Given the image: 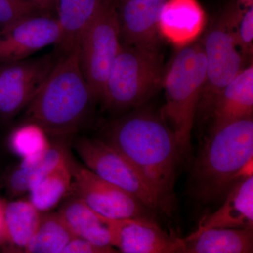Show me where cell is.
<instances>
[{"label":"cell","instance_id":"1","mask_svg":"<svg viewBox=\"0 0 253 253\" xmlns=\"http://www.w3.org/2000/svg\"><path fill=\"white\" fill-rule=\"evenodd\" d=\"M106 142L135 167L172 213L179 149L161 115L138 110L115 120L105 129Z\"/></svg>","mask_w":253,"mask_h":253},{"label":"cell","instance_id":"2","mask_svg":"<svg viewBox=\"0 0 253 253\" xmlns=\"http://www.w3.org/2000/svg\"><path fill=\"white\" fill-rule=\"evenodd\" d=\"M253 116L211 129L194 163L191 194L204 204L219 199L238 181L253 176Z\"/></svg>","mask_w":253,"mask_h":253},{"label":"cell","instance_id":"3","mask_svg":"<svg viewBox=\"0 0 253 253\" xmlns=\"http://www.w3.org/2000/svg\"><path fill=\"white\" fill-rule=\"evenodd\" d=\"M94 101L82 72L79 46L57 61L26 106V122L38 125L49 135H73L85 124Z\"/></svg>","mask_w":253,"mask_h":253},{"label":"cell","instance_id":"4","mask_svg":"<svg viewBox=\"0 0 253 253\" xmlns=\"http://www.w3.org/2000/svg\"><path fill=\"white\" fill-rule=\"evenodd\" d=\"M206 78L202 42L180 48L165 73L166 102L161 116L174 134L181 156H188L191 151V131Z\"/></svg>","mask_w":253,"mask_h":253},{"label":"cell","instance_id":"5","mask_svg":"<svg viewBox=\"0 0 253 253\" xmlns=\"http://www.w3.org/2000/svg\"><path fill=\"white\" fill-rule=\"evenodd\" d=\"M165 73L158 49L121 43L110 70L102 101L114 111L141 106L163 86Z\"/></svg>","mask_w":253,"mask_h":253},{"label":"cell","instance_id":"6","mask_svg":"<svg viewBox=\"0 0 253 253\" xmlns=\"http://www.w3.org/2000/svg\"><path fill=\"white\" fill-rule=\"evenodd\" d=\"M244 11L238 1L228 4L210 26L202 42L206 78L197 113L204 118L211 116L221 91L243 70V56L236 44L235 32Z\"/></svg>","mask_w":253,"mask_h":253},{"label":"cell","instance_id":"7","mask_svg":"<svg viewBox=\"0 0 253 253\" xmlns=\"http://www.w3.org/2000/svg\"><path fill=\"white\" fill-rule=\"evenodd\" d=\"M121 46L116 2L103 0L80 43L82 72L95 101H102L110 70Z\"/></svg>","mask_w":253,"mask_h":253},{"label":"cell","instance_id":"8","mask_svg":"<svg viewBox=\"0 0 253 253\" xmlns=\"http://www.w3.org/2000/svg\"><path fill=\"white\" fill-rule=\"evenodd\" d=\"M75 148L84 166L103 179L124 190L155 214L171 215L135 167L104 140L81 138Z\"/></svg>","mask_w":253,"mask_h":253},{"label":"cell","instance_id":"9","mask_svg":"<svg viewBox=\"0 0 253 253\" xmlns=\"http://www.w3.org/2000/svg\"><path fill=\"white\" fill-rule=\"evenodd\" d=\"M72 186L77 197L94 212L111 219H154V214L139 200L108 182L70 156Z\"/></svg>","mask_w":253,"mask_h":253},{"label":"cell","instance_id":"10","mask_svg":"<svg viewBox=\"0 0 253 253\" xmlns=\"http://www.w3.org/2000/svg\"><path fill=\"white\" fill-rule=\"evenodd\" d=\"M57 61L46 54L0 63V114L9 119L26 108L41 90Z\"/></svg>","mask_w":253,"mask_h":253},{"label":"cell","instance_id":"11","mask_svg":"<svg viewBox=\"0 0 253 253\" xmlns=\"http://www.w3.org/2000/svg\"><path fill=\"white\" fill-rule=\"evenodd\" d=\"M61 36L57 19L30 16L18 20L0 31V63L28 59L51 44H57Z\"/></svg>","mask_w":253,"mask_h":253},{"label":"cell","instance_id":"12","mask_svg":"<svg viewBox=\"0 0 253 253\" xmlns=\"http://www.w3.org/2000/svg\"><path fill=\"white\" fill-rule=\"evenodd\" d=\"M101 219L111 246L121 253H178L182 247L183 239L167 234L154 219Z\"/></svg>","mask_w":253,"mask_h":253},{"label":"cell","instance_id":"13","mask_svg":"<svg viewBox=\"0 0 253 253\" xmlns=\"http://www.w3.org/2000/svg\"><path fill=\"white\" fill-rule=\"evenodd\" d=\"M167 0L116 1L120 35L126 45L158 49L159 19Z\"/></svg>","mask_w":253,"mask_h":253},{"label":"cell","instance_id":"14","mask_svg":"<svg viewBox=\"0 0 253 253\" xmlns=\"http://www.w3.org/2000/svg\"><path fill=\"white\" fill-rule=\"evenodd\" d=\"M206 14L197 0H167L159 19V32L178 48L192 44L206 27Z\"/></svg>","mask_w":253,"mask_h":253},{"label":"cell","instance_id":"15","mask_svg":"<svg viewBox=\"0 0 253 253\" xmlns=\"http://www.w3.org/2000/svg\"><path fill=\"white\" fill-rule=\"evenodd\" d=\"M221 229H253V176L233 186L224 204L200 221L197 231Z\"/></svg>","mask_w":253,"mask_h":253},{"label":"cell","instance_id":"16","mask_svg":"<svg viewBox=\"0 0 253 253\" xmlns=\"http://www.w3.org/2000/svg\"><path fill=\"white\" fill-rule=\"evenodd\" d=\"M253 66L243 69L221 91L213 106L212 129L252 117Z\"/></svg>","mask_w":253,"mask_h":253},{"label":"cell","instance_id":"17","mask_svg":"<svg viewBox=\"0 0 253 253\" xmlns=\"http://www.w3.org/2000/svg\"><path fill=\"white\" fill-rule=\"evenodd\" d=\"M179 253H253V229L196 230L183 239Z\"/></svg>","mask_w":253,"mask_h":253},{"label":"cell","instance_id":"18","mask_svg":"<svg viewBox=\"0 0 253 253\" xmlns=\"http://www.w3.org/2000/svg\"><path fill=\"white\" fill-rule=\"evenodd\" d=\"M103 0H57L61 36L56 46L63 55L80 46L81 38Z\"/></svg>","mask_w":253,"mask_h":253},{"label":"cell","instance_id":"19","mask_svg":"<svg viewBox=\"0 0 253 253\" xmlns=\"http://www.w3.org/2000/svg\"><path fill=\"white\" fill-rule=\"evenodd\" d=\"M59 214L75 237L99 246H111V234L101 216L77 197L68 200Z\"/></svg>","mask_w":253,"mask_h":253},{"label":"cell","instance_id":"20","mask_svg":"<svg viewBox=\"0 0 253 253\" xmlns=\"http://www.w3.org/2000/svg\"><path fill=\"white\" fill-rule=\"evenodd\" d=\"M66 145L54 143L41 154L23 159L21 166L11 174L10 187L16 194L29 191L42 179L69 158Z\"/></svg>","mask_w":253,"mask_h":253},{"label":"cell","instance_id":"21","mask_svg":"<svg viewBox=\"0 0 253 253\" xmlns=\"http://www.w3.org/2000/svg\"><path fill=\"white\" fill-rule=\"evenodd\" d=\"M42 214L29 201L19 200L4 208L1 237L18 253H26L30 240L35 234Z\"/></svg>","mask_w":253,"mask_h":253},{"label":"cell","instance_id":"22","mask_svg":"<svg viewBox=\"0 0 253 253\" xmlns=\"http://www.w3.org/2000/svg\"><path fill=\"white\" fill-rule=\"evenodd\" d=\"M75 238L59 212L43 214L26 253H60Z\"/></svg>","mask_w":253,"mask_h":253},{"label":"cell","instance_id":"23","mask_svg":"<svg viewBox=\"0 0 253 253\" xmlns=\"http://www.w3.org/2000/svg\"><path fill=\"white\" fill-rule=\"evenodd\" d=\"M72 186L70 156L54 171L42 179L29 191V201L40 212L54 208Z\"/></svg>","mask_w":253,"mask_h":253},{"label":"cell","instance_id":"24","mask_svg":"<svg viewBox=\"0 0 253 253\" xmlns=\"http://www.w3.org/2000/svg\"><path fill=\"white\" fill-rule=\"evenodd\" d=\"M9 144L13 152L22 159L41 154L51 145L42 128L35 123L28 122L13 131Z\"/></svg>","mask_w":253,"mask_h":253},{"label":"cell","instance_id":"25","mask_svg":"<svg viewBox=\"0 0 253 253\" xmlns=\"http://www.w3.org/2000/svg\"><path fill=\"white\" fill-rule=\"evenodd\" d=\"M37 9L30 0H0V26L2 28L28 16Z\"/></svg>","mask_w":253,"mask_h":253},{"label":"cell","instance_id":"26","mask_svg":"<svg viewBox=\"0 0 253 253\" xmlns=\"http://www.w3.org/2000/svg\"><path fill=\"white\" fill-rule=\"evenodd\" d=\"M236 41L243 56L251 55L253 49V6L244 9L236 26Z\"/></svg>","mask_w":253,"mask_h":253},{"label":"cell","instance_id":"27","mask_svg":"<svg viewBox=\"0 0 253 253\" xmlns=\"http://www.w3.org/2000/svg\"><path fill=\"white\" fill-rule=\"evenodd\" d=\"M60 253H121L111 246H99L75 238Z\"/></svg>","mask_w":253,"mask_h":253},{"label":"cell","instance_id":"28","mask_svg":"<svg viewBox=\"0 0 253 253\" xmlns=\"http://www.w3.org/2000/svg\"><path fill=\"white\" fill-rule=\"evenodd\" d=\"M37 9H50L57 4V0H30Z\"/></svg>","mask_w":253,"mask_h":253},{"label":"cell","instance_id":"29","mask_svg":"<svg viewBox=\"0 0 253 253\" xmlns=\"http://www.w3.org/2000/svg\"><path fill=\"white\" fill-rule=\"evenodd\" d=\"M4 208L2 205L0 203V237L2 232L3 221H4Z\"/></svg>","mask_w":253,"mask_h":253},{"label":"cell","instance_id":"30","mask_svg":"<svg viewBox=\"0 0 253 253\" xmlns=\"http://www.w3.org/2000/svg\"><path fill=\"white\" fill-rule=\"evenodd\" d=\"M239 4L244 6V9L253 6V0H238Z\"/></svg>","mask_w":253,"mask_h":253},{"label":"cell","instance_id":"31","mask_svg":"<svg viewBox=\"0 0 253 253\" xmlns=\"http://www.w3.org/2000/svg\"><path fill=\"white\" fill-rule=\"evenodd\" d=\"M114 1H123V0H114Z\"/></svg>","mask_w":253,"mask_h":253},{"label":"cell","instance_id":"32","mask_svg":"<svg viewBox=\"0 0 253 253\" xmlns=\"http://www.w3.org/2000/svg\"></svg>","mask_w":253,"mask_h":253}]
</instances>
